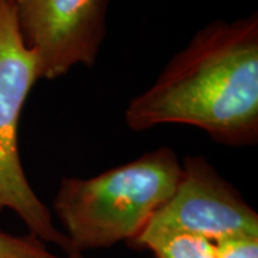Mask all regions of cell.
Returning a JSON list of instances; mask_svg holds the SVG:
<instances>
[{"label":"cell","mask_w":258,"mask_h":258,"mask_svg":"<svg viewBox=\"0 0 258 258\" xmlns=\"http://www.w3.org/2000/svg\"><path fill=\"white\" fill-rule=\"evenodd\" d=\"M132 131L184 123L218 144L258 139V15L214 20L198 30L145 92L129 102Z\"/></svg>","instance_id":"6da1fadb"},{"label":"cell","mask_w":258,"mask_h":258,"mask_svg":"<svg viewBox=\"0 0 258 258\" xmlns=\"http://www.w3.org/2000/svg\"><path fill=\"white\" fill-rule=\"evenodd\" d=\"M179 178L175 151L158 148L88 179L66 176L52 210L81 255L122 241L131 244L169 201Z\"/></svg>","instance_id":"7a4b0ae2"},{"label":"cell","mask_w":258,"mask_h":258,"mask_svg":"<svg viewBox=\"0 0 258 258\" xmlns=\"http://www.w3.org/2000/svg\"><path fill=\"white\" fill-rule=\"evenodd\" d=\"M39 79L37 56L20 36L15 6L0 0V211L16 212L30 235L59 247L66 258H82L32 189L19 155V120Z\"/></svg>","instance_id":"3957f363"},{"label":"cell","mask_w":258,"mask_h":258,"mask_svg":"<svg viewBox=\"0 0 258 258\" xmlns=\"http://www.w3.org/2000/svg\"><path fill=\"white\" fill-rule=\"evenodd\" d=\"M20 36L37 56L39 78L91 68L106 37L109 0H12Z\"/></svg>","instance_id":"277c9868"},{"label":"cell","mask_w":258,"mask_h":258,"mask_svg":"<svg viewBox=\"0 0 258 258\" xmlns=\"http://www.w3.org/2000/svg\"><path fill=\"white\" fill-rule=\"evenodd\" d=\"M149 234H189L212 242L258 235V215L205 158L186 157L172 197L139 235Z\"/></svg>","instance_id":"5b68a950"},{"label":"cell","mask_w":258,"mask_h":258,"mask_svg":"<svg viewBox=\"0 0 258 258\" xmlns=\"http://www.w3.org/2000/svg\"><path fill=\"white\" fill-rule=\"evenodd\" d=\"M129 245L149 249L155 258H215L212 241L189 234L139 235Z\"/></svg>","instance_id":"8992f818"},{"label":"cell","mask_w":258,"mask_h":258,"mask_svg":"<svg viewBox=\"0 0 258 258\" xmlns=\"http://www.w3.org/2000/svg\"><path fill=\"white\" fill-rule=\"evenodd\" d=\"M0 258H66L47 248L33 235H12L0 231Z\"/></svg>","instance_id":"52a82bcc"},{"label":"cell","mask_w":258,"mask_h":258,"mask_svg":"<svg viewBox=\"0 0 258 258\" xmlns=\"http://www.w3.org/2000/svg\"><path fill=\"white\" fill-rule=\"evenodd\" d=\"M215 258H258V235L231 237L214 242Z\"/></svg>","instance_id":"ba28073f"}]
</instances>
